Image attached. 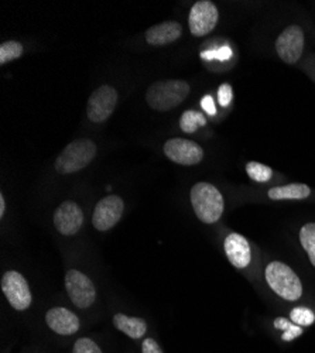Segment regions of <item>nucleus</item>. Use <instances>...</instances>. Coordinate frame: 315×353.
Segmentation results:
<instances>
[{
    "label": "nucleus",
    "instance_id": "1",
    "mask_svg": "<svg viewBox=\"0 0 315 353\" xmlns=\"http://www.w3.org/2000/svg\"><path fill=\"white\" fill-rule=\"evenodd\" d=\"M190 95V85L183 79H161L149 86L146 101L159 112H167L181 105Z\"/></svg>",
    "mask_w": 315,
    "mask_h": 353
},
{
    "label": "nucleus",
    "instance_id": "2",
    "mask_svg": "<svg viewBox=\"0 0 315 353\" xmlns=\"http://www.w3.org/2000/svg\"><path fill=\"white\" fill-rule=\"evenodd\" d=\"M191 203L196 218L204 223H215L221 219L225 201L219 190L208 183H196L191 190Z\"/></svg>",
    "mask_w": 315,
    "mask_h": 353
},
{
    "label": "nucleus",
    "instance_id": "3",
    "mask_svg": "<svg viewBox=\"0 0 315 353\" xmlns=\"http://www.w3.org/2000/svg\"><path fill=\"white\" fill-rule=\"evenodd\" d=\"M269 287L278 297L287 301H297L303 296V284L298 276L281 261H272L265 272Z\"/></svg>",
    "mask_w": 315,
    "mask_h": 353
},
{
    "label": "nucleus",
    "instance_id": "4",
    "mask_svg": "<svg viewBox=\"0 0 315 353\" xmlns=\"http://www.w3.org/2000/svg\"><path fill=\"white\" fill-rule=\"evenodd\" d=\"M96 156V145L88 139L71 141L55 160V170L60 174H74L87 167Z\"/></svg>",
    "mask_w": 315,
    "mask_h": 353
},
{
    "label": "nucleus",
    "instance_id": "5",
    "mask_svg": "<svg viewBox=\"0 0 315 353\" xmlns=\"http://www.w3.org/2000/svg\"><path fill=\"white\" fill-rule=\"evenodd\" d=\"M65 288L71 301L78 308H90L96 300V290L88 276L78 270H70L65 276Z\"/></svg>",
    "mask_w": 315,
    "mask_h": 353
},
{
    "label": "nucleus",
    "instance_id": "6",
    "mask_svg": "<svg viewBox=\"0 0 315 353\" xmlns=\"http://www.w3.org/2000/svg\"><path fill=\"white\" fill-rule=\"evenodd\" d=\"M118 103V92L109 85H102L95 90L88 99L87 114L94 123H102L113 113Z\"/></svg>",
    "mask_w": 315,
    "mask_h": 353
},
{
    "label": "nucleus",
    "instance_id": "7",
    "mask_svg": "<svg viewBox=\"0 0 315 353\" xmlns=\"http://www.w3.org/2000/svg\"><path fill=\"white\" fill-rule=\"evenodd\" d=\"M218 19L219 13L216 6L210 0H199L192 6L188 16L190 32L195 37H204L216 27Z\"/></svg>",
    "mask_w": 315,
    "mask_h": 353
},
{
    "label": "nucleus",
    "instance_id": "8",
    "mask_svg": "<svg viewBox=\"0 0 315 353\" xmlns=\"http://www.w3.org/2000/svg\"><path fill=\"white\" fill-rule=\"evenodd\" d=\"M2 290L9 304L17 310L24 311L32 305V291L28 288L26 279L17 272H8L2 279Z\"/></svg>",
    "mask_w": 315,
    "mask_h": 353
},
{
    "label": "nucleus",
    "instance_id": "9",
    "mask_svg": "<svg viewBox=\"0 0 315 353\" xmlns=\"http://www.w3.org/2000/svg\"><path fill=\"white\" fill-rule=\"evenodd\" d=\"M163 150L171 161L181 165H195L204 159L201 145L187 139H170L164 144Z\"/></svg>",
    "mask_w": 315,
    "mask_h": 353
},
{
    "label": "nucleus",
    "instance_id": "10",
    "mask_svg": "<svg viewBox=\"0 0 315 353\" xmlns=\"http://www.w3.org/2000/svg\"><path fill=\"white\" fill-rule=\"evenodd\" d=\"M304 50V33L300 26H289L276 40V51L285 64H296Z\"/></svg>",
    "mask_w": 315,
    "mask_h": 353
},
{
    "label": "nucleus",
    "instance_id": "11",
    "mask_svg": "<svg viewBox=\"0 0 315 353\" xmlns=\"http://www.w3.org/2000/svg\"><path fill=\"white\" fill-rule=\"evenodd\" d=\"M123 208H125V203L121 196L118 195L105 196L96 203L95 207L94 216H92L94 228L99 232H106L112 229L122 218Z\"/></svg>",
    "mask_w": 315,
    "mask_h": 353
},
{
    "label": "nucleus",
    "instance_id": "12",
    "mask_svg": "<svg viewBox=\"0 0 315 353\" xmlns=\"http://www.w3.org/2000/svg\"><path fill=\"white\" fill-rule=\"evenodd\" d=\"M83 223V212L72 201L63 202L54 214V226L64 236H72Z\"/></svg>",
    "mask_w": 315,
    "mask_h": 353
},
{
    "label": "nucleus",
    "instance_id": "13",
    "mask_svg": "<svg viewBox=\"0 0 315 353\" xmlns=\"http://www.w3.org/2000/svg\"><path fill=\"white\" fill-rule=\"evenodd\" d=\"M223 246L227 260L231 261L232 266H235L236 269H245L249 266L252 261V250L245 236L239 233L227 234Z\"/></svg>",
    "mask_w": 315,
    "mask_h": 353
},
{
    "label": "nucleus",
    "instance_id": "14",
    "mask_svg": "<svg viewBox=\"0 0 315 353\" xmlns=\"http://www.w3.org/2000/svg\"><path fill=\"white\" fill-rule=\"evenodd\" d=\"M45 322L48 328L59 335H72L81 325L78 316L67 308H51L45 315Z\"/></svg>",
    "mask_w": 315,
    "mask_h": 353
},
{
    "label": "nucleus",
    "instance_id": "15",
    "mask_svg": "<svg viewBox=\"0 0 315 353\" xmlns=\"http://www.w3.org/2000/svg\"><path fill=\"white\" fill-rule=\"evenodd\" d=\"M183 34V27L177 21H164L150 27L146 32V41L152 46H167L174 43Z\"/></svg>",
    "mask_w": 315,
    "mask_h": 353
},
{
    "label": "nucleus",
    "instance_id": "16",
    "mask_svg": "<svg viewBox=\"0 0 315 353\" xmlns=\"http://www.w3.org/2000/svg\"><path fill=\"white\" fill-rule=\"evenodd\" d=\"M113 325L116 327L121 332L126 334L132 339H140L145 336L148 331V325L145 319L136 318V316H128L125 314H116L113 316Z\"/></svg>",
    "mask_w": 315,
    "mask_h": 353
},
{
    "label": "nucleus",
    "instance_id": "17",
    "mask_svg": "<svg viewBox=\"0 0 315 353\" xmlns=\"http://www.w3.org/2000/svg\"><path fill=\"white\" fill-rule=\"evenodd\" d=\"M311 194V190L305 184H289L283 187H274L269 190L267 196L273 201L283 199H305Z\"/></svg>",
    "mask_w": 315,
    "mask_h": 353
},
{
    "label": "nucleus",
    "instance_id": "18",
    "mask_svg": "<svg viewBox=\"0 0 315 353\" xmlns=\"http://www.w3.org/2000/svg\"><path fill=\"white\" fill-rule=\"evenodd\" d=\"M207 125V117L196 110H185L181 114L180 128L184 133H194L199 126Z\"/></svg>",
    "mask_w": 315,
    "mask_h": 353
},
{
    "label": "nucleus",
    "instance_id": "19",
    "mask_svg": "<svg viewBox=\"0 0 315 353\" xmlns=\"http://www.w3.org/2000/svg\"><path fill=\"white\" fill-rule=\"evenodd\" d=\"M300 242L315 268V223H307L300 230Z\"/></svg>",
    "mask_w": 315,
    "mask_h": 353
},
{
    "label": "nucleus",
    "instance_id": "20",
    "mask_svg": "<svg viewBox=\"0 0 315 353\" xmlns=\"http://www.w3.org/2000/svg\"><path fill=\"white\" fill-rule=\"evenodd\" d=\"M246 172L256 183H267L273 176V170L269 165L256 163V161H249L246 164Z\"/></svg>",
    "mask_w": 315,
    "mask_h": 353
},
{
    "label": "nucleus",
    "instance_id": "21",
    "mask_svg": "<svg viewBox=\"0 0 315 353\" xmlns=\"http://www.w3.org/2000/svg\"><path fill=\"white\" fill-rule=\"evenodd\" d=\"M274 328L277 330H281L283 331V335H281V339L283 341H294L296 338L301 336L303 335V327H298L296 325L294 322L285 319V318H276L274 319Z\"/></svg>",
    "mask_w": 315,
    "mask_h": 353
},
{
    "label": "nucleus",
    "instance_id": "22",
    "mask_svg": "<svg viewBox=\"0 0 315 353\" xmlns=\"http://www.w3.org/2000/svg\"><path fill=\"white\" fill-rule=\"evenodd\" d=\"M23 55V46L17 41H6L0 46V64L5 65Z\"/></svg>",
    "mask_w": 315,
    "mask_h": 353
},
{
    "label": "nucleus",
    "instance_id": "23",
    "mask_svg": "<svg viewBox=\"0 0 315 353\" xmlns=\"http://www.w3.org/2000/svg\"><path fill=\"white\" fill-rule=\"evenodd\" d=\"M290 319L298 327H311L315 322V314L305 307H297L292 310Z\"/></svg>",
    "mask_w": 315,
    "mask_h": 353
},
{
    "label": "nucleus",
    "instance_id": "24",
    "mask_svg": "<svg viewBox=\"0 0 315 353\" xmlns=\"http://www.w3.org/2000/svg\"><path fill=\"white\" fill-rule=\"evenodd\" d=\"M232 57V50L229 47H221L216 50H208L204 51L201 54V58L205 61H212V60H218V61H226L229 58Z\"/></svg>",
    "mask_w": 315,
    "mask_h": 353
},
{
    "label": "nucleus",
    "instance_id": "25",
    "mask_svg": "<svg viewBox=\"0 0 315 353\" xmlns=\"http://www.w3.org/2000/svg\"><path fill=\"white\" fill-rule=\"evenodd\" d=\"M72 353H102V350L92 339L81 338L75 342Z\"/></svg>",
    "mask_w": 315,
    "mask_h": 353
},
{
    "label": "nucleus",
    "instance_id": "26",
    "mask_svg": "<svg viewBox=\"0 0 315 353\" xmlns=\"http://www.w3.org/2000/svg\"><path fill=\"white\" fill-rule=\"evenodd\" d=\"M232 98H234V92H232L231 85H229V83H222L219 86V90H218V101H219L221 106L226 108V106L231 105Z\"/></svg>",
    "mask_w": 315,
    "mask_h": 353
},
{
    "label": "nucleus",
    "instance_id": "27",
    "mask_svg": "<svg viewBox=\"0 0 315 353\" xmlns=\"http://www.w3.org/2000/svg\"><path fill=\"white\" fill-rule=\"evenodd\" d=\"M141 352L143 353H163L160 345L152 338L145 339V342H143V345H141Z\"/></svg>",
    "mask_w": 315,
    "mask_h": 353
},
{
    "label": "nucleus",
    "instance_id": "28",
    "mask_svg": "<svg viewBox=\"0 0 315 353\" xmlns=\"http://www.w3.org/2000/svg\"><path fill=\"white\" fill-rule=\"evenodd\" d=\"M201 106H203V109H204L208 114H211V116L216 114L215 102H214V98H212L211 95H207V97H204V98H203V101H201Z\"/></svg>",
    "mask_w": 315,
    "mask_h": 353
},
{
    "label": "nucleus",
    "instance_id": "29",
    "mask_svg": "<svg viewBox=\"0 0 315 353\" xmlns=\"http://www.w3.org/2000/svg\"><path fill=\"white\" fill-rule=\"evenodd\" d=\"M5 211H6V201H5V196L3 194L0 195V216H5Z\"/></svg>",
    "mask_w": 315,
    "mask_h": 353
}]
</instances>
